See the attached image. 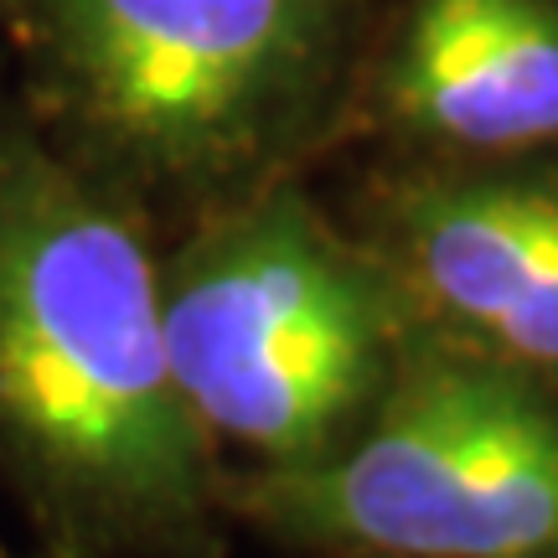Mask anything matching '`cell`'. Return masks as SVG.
Masks as SVG:
<instances>
[{"label":"cell","instance_id":"6da1fadb","mask_svg":"<svg viewBox=\"0 0 558 558\" xmlns=\"http://www.w3.org/2000/svg\"><path fill=\"white\" fill-rule=\"evenodd\" d=\"M0 497L21 558H218V445L160 326V233L0 78Z\"/></svg>","mask_w":558,"mask_h":558},{"label":"cell","instance_id":"7a4b0ae2","mask_svg":"<svg viewBox=\"0 0 558 558\" xmlns=\"http://www.w3.org/2000/svg\"><path fill=\"white\" fill-rule=\"evenodd\" d=\"M357 0H5L11 88L166 233L290 177L331 114Z\"/></svg>","mask_w":558,"mask_h":558},{"label":"cell","instance_id":"3957f363","mask_svg":"<svg viewBox=\"0 0 558 558\" xmlns=\"http://www.w3.org/2000/svg\"><path fill=\"white\" fill-rule=\"evenodd\" d=\"M171 239L160 243V326L207 439L243 450L248 471L341 450L424 331L393 264L341 233L295 177Z\"/></svg>","mask_w":558,"mask_h":558},{"label":"cell","instance_id":"277c9868","mask_svg":"<svg viewBox=\"0 0 558 558\" xmlns=\"http://www.w3.org/2000/svg\"><path fill=\"white\" fill-rule=\"evenodd\" d=\"M222 512L326 558H558V409L424 320L357 435L311 465L222 471Z\"/></svg>","mask_w":558,"mask_h":558},{"label":"cell","instance_id":"5b68a950","mask_svg":"<svg viewBox=\"0 0 558 558\" xmlns=\"http://www.w3.org/2000/svg\"><path fill=\"white\" fill-rule=\"evenodd\" d=\"M373 248L418 316L522 373H558V186L538 177H403L383 186Z\"/></svg>","mask_w":558,"mask_h":558},{"label":"cell","instance_id":"8992f818","mask_svg":"<svg viewBox=\"0 0 558 558\" xmlns=\"http://www.w3.org/2000/svg\"><path fill=\"white\" fill-rule=\"evenodd\" d=\"M367 99L399 135L445 150L558 140L554 0H403Z\"/></svg>","mask_w":558,"mask_h":558},{"label":"cell","instance_id":"52a82bcc","mask_svg":"<svg viewBox=\"0 0 558 558\" xmlns=\"http://www.w3.org/2000/svg\"><path fill=\"white\" fill-rule=\"evenodd\" d=\"M0 558H16V554H11V543H0Z\"/></svg>","mask_w":558,"mask_h":558},{"label":"cell","instance_id":"ba28073f","mask_svg":"<svg viewBox=\"0 0 558 558\" xmlns=\"http://www.w3.org/2000/svg\"><path fill=\"white\" fill-rule=\"evenodd\" d=\"M0 5H5V0H0Z\"/></svg>","mask_w":558,"mask_h":558}]
</instances>
